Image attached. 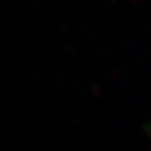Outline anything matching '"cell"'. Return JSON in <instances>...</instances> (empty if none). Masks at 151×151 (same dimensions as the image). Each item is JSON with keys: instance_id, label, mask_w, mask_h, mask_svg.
Wrapping results in <instances>:
<instances>
[{"instance_id": "6da1fadb", "label": "cell", "mask_w": 151, "mask_h": 151, "mask_svg": "<svg viewBox=\"0 0 151 151\" xmlns=\"http://www.w3.org/2000/svg\"><path fill=\"white\" fill-rule=\"evenodd\" d=\"M149 133H150V135H151V123H150V125H149Z\"/></svg>"}]
</instances>
